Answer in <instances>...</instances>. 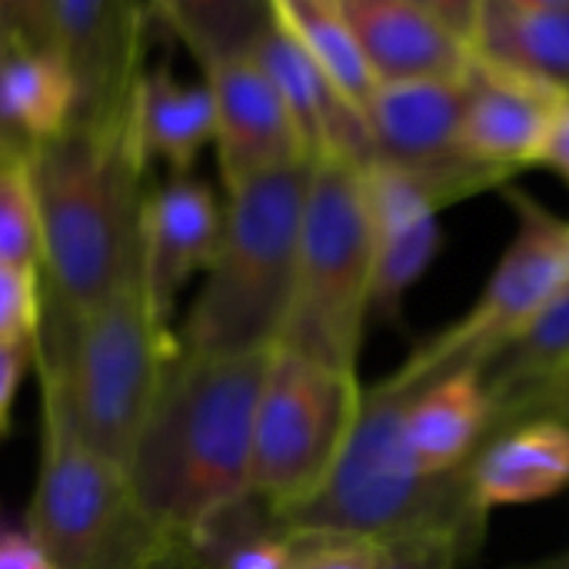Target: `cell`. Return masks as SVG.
Here are the masks:
<instances>
[{
  "label": "cell",
  "instance_id": "19",
  "mask_svg": "<svg viewBox=\"0 0 569 569\" xmlns=\"http://www.w3.org/2000/svg\"><path fill=\"white\" fill-rule=\"evenodd\" d=\"M77 123V87L67 67L13 30L0 57V163H23Z\"/></svg>",
  "mask_w": 569,
  "mask_h": 569
},
{
  "label": "cell",
  "instance_id": "10",
  "mask_svg": "<svg viewBox=\"0 0 569 569\" xmlns=\"http://www.w3.org/2000/svg\"><path fill=\"white\" fill-rule=\"evenodd\" d=\"M503 193L517 217L510 247L493 267L477 303L453 327L420 343V350L443 370H480L569 283L563 253L567 220L527 190L503 187Z\"/></svg>",
  "mask_w": 569,
  "mask_h": 569
},
{
  "label": "cell",
  "instance_id": "6",
  "mask_svg": "<svg viewBox=\"0 0 569 569\" xmlns=\"http://www.w3.org/2000/svg\"><path fill=\"white\" fill-rule=\"evenodd\" d=\"M377 230L367 177L340 160H317L307 187L297 287L277 347L357 373L370 320Z\"/></svg>",
  "mask_w": 569,
  "mask_h": 569
},
{
  "label": "cell",
  "instance_id": "17",
  "mask_svg": "<svg viewBox=\"0 0 569 569\" xmlns=\"http://www.w3.org/2000/svg\"><path fill=\"white\" fill-rule=\"evenodd\" d=\"M253 60L273 80L313 163L340 160L360 170L373 163V147L363 113L330 87V80L310 63L300 43L280 27L277 13L270 30L253 50Z\"/></svg>",
  "mask_w": 569,
  "mask_h": 569
},
{
  "label": "cell",
  "instance_id": "4",
  "mask_svg": "<svg viewBox=\"0 0 569 569\" xmlns=\"http://www.w3.org/2000/svg\"><path fill=\"white\" fill-rule=\"evenodd\" d=\"M313 163L263 173L227 190L223 227L177 350L190 357L267 353L280 343L293 287Z\"/></svg>",
  "mask_w": 569,
  "mask_h": 569
},
{
  "label": "cell",
  "instance_id": "32",
  "mask_svg": "<svg viewBox=\"0 0 569 569\" xmlns=\"http://www.w3.org/2000/svg\"><path fill=\"white\" fill-rule=\"evenodd\" d=\"M0 569H60L50 553L23 530H0Z\"/></svg>",
  "mask_w": 569,
  "mask_h": 569
},
{
  "label": "cell",
  "instance_id": "9",
  "mask_svg": "<svg viewBox=\"0 0 569 569\" xmlns=\"http://www.w3.org/2000/svg\"><path fill=\"white\" fill-rule=\"evenodd\" d=\"M13 30L50 50L77 87V123L110 127L130 110L143 73L150 3L127 0H7Z\"/></svg>",
  "mask_w": 569,
  "mask_h": 569
},
{
  "label": "cell",
  "instance_id": "5",
  "mask_svg": "<svg viewBox=\"0 0 569 569\" xmlns=\"http://www.w3.org/2000/svg\"><path fill=\"white\" fill-rule=\"evenodd\" d=\"M173 360L177 337L157 320L140 263L83 317L43 320L33 347V367L53 373L87 443L120 470Z\"/></svg>",
  "mask_w": 569,
  "mask_h": 569
},
{
  "label": "cell",
  "instance_id": "18",
  "mask_svg": "<svg viewBox=\"0 0 569 569\" xmlns=\"http://www.w3.org/2000/svg\"><path fill=\"white\" fill-rule=\"evenodd\" d=\"M569 487V423L537 417L497 430L470 460L473 500L493 507H527L550 500Z\"/></svg>",
  "mask_w": 569,
  "mask_h": 569
},
{
  "label": "cell",
  "instance_id": "1",
  "mask_svg": "<svg viewBox=\"0 0 569 569\" xmlns=\"http://www.w3.org/2000/svg\"><path fill=\"white\" fill-rule=\"evenodd\" d=\"M270 353L177 350L127 453V510L157 537L197 547L250 500L253 417Z\"/></svg>",
  "mask_w": 569,
  "mask_h": 569
},
{
  "label": "cell",
  "instance_id": "23",
  "mask_svg": "<svg viewBox=\"0 0 569 569\" xmlns=\"http://www.w3.org/2000/svg\"><path fill=\"white\" fill-rule=\"evenodd\" d=\"M150 7L203 73L253 57L273 23V0H163Z\"/></svg>",
  "mask_w": 569,
  "mask_h": 569
},
{
  "label": "cell",
  "instance_id": "37",
  "mask_svg": "<svg viewBox=\"0 0 569 569\" xmlns=\"http://www.w3.org/2000/svg\"><path fill=\"white\" fill-rule=\"evenodd\" d=\"M560 420H567V423H569V407H567V410H563V413H560Z\"/></svg>",
  "mask_w": 569,
  "mask_h": 569
},
{
  "label": "cell",
  "instance_id": "33",
  "mask_svg": "<svg viewBox=\"0 0 569 569\" xmlns=\"http://www.w3.org/2000/svg\"><path fill=\"white\" fill-rule=\"evenodd\" d=\"M540 163L557 170L563 180H569V100L560 107L553 127H550V137H547V147L540 153Z\"/></svg>",
  "mask_w": 569,
  "mask_h": 569
},
{
  "label": "cell",
  "instance_id": "29",
  "mask_svg": "<svg viewBox=\"0 0 569 569\" xmlns=\"http://www.w3.org/2000/svg\"><path fill=\"white\" fill-rule=\"evenodd\" d=\"M380 557H383V543H373V540L300 533L297 557L287 569H377Z\"/></svg>",
  "mask_w": 569,
  "mask_h": 569
},
{
  "label": "cell",
  "instance_id": "15",
  "mask_svg": "<svg viewBox=\"0 0 569 569\" xmlns=\"http://www.w3.org/2000/svg\"><path fill=\"white\" fill-rule=\"evenodd\" d=\"M477 373L490 403V433L560 417L569 407V283Z\"/></svg>",
  "mask_w": 569,
  "mask_h": 569
},
{
  "label": "cell",
  "instance_id": "20",
  "mask_svg": "<svg viewBox=\"0 0 569 569\" xmlns=\"http://www.w3.org/2000/svg\"><path fill=\"white\" fill-rule=\"evenodd\" d=\"M473 53L569 97V0H477Z\"/></svg>",
  "mask_w": 569,
  "mask_h": 569
},
{
  "label": "cell",
  "instance_id": "16",
  "mask_svg": "<svg viewBox=\"0 0 569 569\" xmlns=\"http://www.w3.org/2000/svg\"><path fill=\"white\" fill-rule=\"evenodd\" d=\"M567 100L543 83L473 60L460 147L473 163L510 180L523 167L540 163L550 127Z\"/></svg>",
  "mask_w": 569,
  "mask_h": 569
},
{
  "label": "cell",
  "instance_id": "14",
  "mask_svg": "<svg viewBox=\"0 0 569 569\" xmlns=\"http://www.w3.org/2000/svg\"><path fill=\"white\" fill-rule=\"evenodd\" d=\"M223 227V203L197 177H167L140 203V273L157 320L170 330L183 287L207 273Z\"/></svg>",
  "mask_w": 569,
  "mask_h": 569
},
{
  "label": "cell",
  "instance_id": "35",
  "mask_svg": "<svg viewBox=\"0 0 569 569\" xmlns=\"http://www.w3.org/2000/svg\"><path fill=\"white\" fill-rule=\"evenodd\" d=\"M513 569H569V550L567 553H557V557H547V560H537V563H527V567Z\"/></svg>",
  "mask_w": 569,
  "mask_h": 569
},
{
  "label": "cell",
  "instance_id": "36",
  "mask_svg": "<svg viewBox=\"0 0 569 569\" xmlns=\"http://www.w3.org/2000/svg\"><path fill=\"white\" fill-rule=\"evenodd\" d=\"M563 253H567V267H569V223H567V233H563Z\"/></svg>",
  "mask_w": 569,
  "mask_h": 569
},
{
  "label": "cell",
  "instance_id": "21",
  "mask_svg": "<svg viewBox=\"0 0 569 569\" xmlns=\"http://www.w3.org/2000/svg\"><path fill=\"white\" fill-rule=\"evenodd\" d=\"M127 133L143 170L167 163L170 177H190L200 153L213 143L210 90L183 83L170 63L143 70L130 97Z\"/></svg>",
  "mask_w": 569,
  "mask_h": 569
},
{
  "label": "cell",
  "instance_id": "12",
  "mask_svg": "<svg viewBox=\"0 0 569 569\" xmlns=\"http://www.w3.org/2000/svg\"><path fill=\"white\" fill-rule=\"evenodd\" d=\"M340 10L380 87L460 80L477 60V0H340Z\"/></svg>",
  "mask_w": 569,
  "mask_h": 569
},
{
  "label": "cell",
  "instance_id": "28",
  "mask_svg": "<svg viewBox=\"0 0 569 569\" xmlns=\"http://www.w3.org/2000/svg\"><path fill=\"white\" fill-rule=\"evenodd\" d=\"M43 323L40 270L0 260V343H37Z\"/></svg>",
  "mask_w": 569,
  "mask_h": 569
},
{
  "label": "cell",
  "instance_id": "3",
  "mask_svg": "<svg viewBox=\"0 0 569 569\" xmlns=\"http://www.w3.org/2000/svg\"><path fill=\"white\" fill-rule=\"evenodd\" d=\"M23 163L40 217L43 320L70 323L103 303L140 263L143 167L127 117L110 127L73 123Z\"/></svg>",
  "mask_w": 569,
  "mask_h": 569
},
{
  "label": "cell",
  "instance_id": "26",
  "mask_svg": "<svg viewBox=\"0 0 569 569\" xmlns=\"http://www.w3.org/2000/svg\"><path fill=\"white\" fill-rule=\"evenodd\" d=\"M83 569H203L197 547L150 533L130 510Z\"/></svg>",
  "mask_w": 569,
  "mask_h": 569
},
{
  "label": "cell",
  "instance_id": "34",
  "mask_svg": "<svg viewBox=\"0 0 569 569\" xmlns=\"http://www.w3.org/2000/svg\"><path fill=\"white\" fill-rule=\"evenodd\" d=\"M10 40H13V23H10V13H7V0H3V3H0V57L7 53Z\"/></svg>",
  "mask_w": 569,
  "mask_h": 569
},
{
  "label": "cell",
  "instance_id": "11",
  "mask_svg": "<svg viewBox=\"0 0 569 569\" xmlns=\"http://www.w3.org/2000/svg\"><path fill=\"white\" fill-rule=\"evenodd\" d=\"M473 70V67H470ZM470 73L460 80H417L377 87L363 107L373 163L403 170L430 187L440 210L510 180L473 163L460 147ZM370 163V167H373Z\"/></svg>",
  "mask_w": 569,
  "mask_h": 569
},
{
  "label": "cell",
  "instance_id": "27",
  "mask_svg": "<svg viewBox=\"0 0 569 569\" xmlns=\"http://www.w3.org/2000/svg\"><path fill=\"white\" fill-rule=\"evenodd\" d=\"M0 260L40 270V217L27 163H0Z\"/></svg>",
  "mask_w": 569,
  "mask_h": 569
},
{
  "label": "cell",
  "instance_id": "8",
  "mask_svg": "<svg viewBox=\"0 0 569 569\" xmlns=\"http://www.w3.org/2000/svg\"><path fill=\"white\" fill-rule=\"evenodd\" d=\"M40 460L27 533L60 569H83L127 513L123 470L80 433L53 373L40 370Z\"/></svg>",
  "mask_w": 569,
  "mask_h": 569
},
{
  "label": "cell",
  "instance_id": "31",
  "mask_svg": "<svg viewBox=\"0 0 569 569\" xmlns=\"http://www.w3.org/2000/svg\"><path fill=\"white\" fill-rule=\"evenodd\" d=\"M33 347L37 343H0V437L10 427L13 400L23 380V370L33 363Z\"/></svg>",
  "mask_w": 569,
  "mask_h": 569
},
{
  "label": "cell",
  "instance_id": "24",
  "mask_svg": "<svg viewBox=\"0 0 569 569\" xmlns=\"http://www.w3.org/2000/svg\"><path fill=\"white\" fill-rule=\"evenodd\" d=\"M273 13L330 87L363 113L380 83L340 10V0H273Z\"/></svg>",
  "mask_w": 569,
  "mask_h": 569
},
{
  "label": "cell",
  "instance_id": "30",
  "mask_svg": "<svg viewBox=\"0 0 569 569\" xmlns=\"http://www.w3.org/2000/svg\"><path fill=\"white\" fill-rule=\"evenodd\" d=\"M473 550L457 533H420L383 543L377 569H460Z\"/></svg>",
  "mask_w": 569,
  "mask_h": 569
},
{
  "label": "cell",
  "instance_id": "25",
  "mask_svg": "<svg viewBox=\"0 0 569 569\" xmlns=\"http://www.w3.org/2000/svg\"><path fill=\"white\" fill-rule=\"evenodd\" d=\"M443 243L440 217L427 213L400 227L377 230V260H373V290L370 317L390 327H403V300L410 287L430 270Z\"/></svg>",
  "mask_w": 569,
  "mask_h": 569
},
{
  "label": "cell",
  "instance_id": "22",
  "mask_svg": "<svg viewBox=\"0 0 569 569\" xmlns=\"http://www.w3.org/2000/svg\"><path fill=\"white\" fill-rule=\"evenodd\" d=\"M490 433V403L477 370H453L430 380L407 407L403 443L423 477L463 470Z\"/></svg>",
  "mask_w": 569,
  "mask_h": 569
},
{
  "label": "cell",
  "instance_id": "7",
  "mask_svg": "<svg viewBox=\"0 0 569 569\" xmlns=\"http://www.w3.org/2000/svg\"><path fill=\"white\" fill-rule=\"evenodd\" d=\"M360 397V373L273 347L253 417L250 500L273 520L313 500L347 447Z\"/></svg>",
  "mask_w": 569,
  "mask_h": 569
},
{
  "label": "cell",
  "instance_id": "2",
  "mask_svg": "<svg viewBox=\"0 0 569 569\" xmlns=\"http://www.w3.org/2000/svg\"><path fill=\"white\" fill-rule=\"evenodd\" d=\"M443 373L453 370H440L413 350L387 380L363 390L333 473L313 500L277 523L300 533L360 537L373 543L420 533H457L477 553L490 513L473 500L470 463L447 477H423L403 443L410 400Z\"/></svg>",
  "mask_w": 569,
  "mask_h": 569
},
{
  "label": "cell",
  "instance_id": "13",
  "mask_svg": "<svg viewBox=\"0 0 569 569\" xmlns=\"http://www.w3.org/2000/svg\"><path fill=\"white\" fill-rule=\"evenodd\" d=\"M203 77L213 100L217 167L227 190L273 170L313 163L273 80L253 57L223 63Z\"/></svg>",
  "mask_w": 569,
  "mask_h": 569
}]
</instances>
